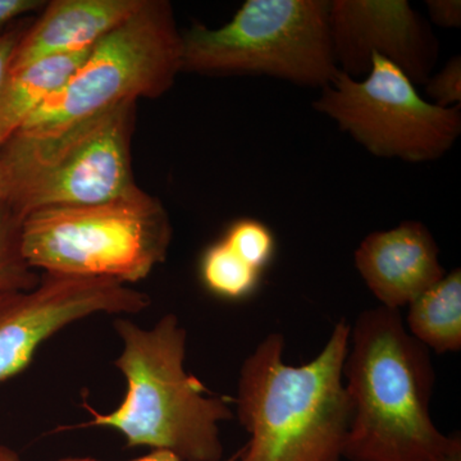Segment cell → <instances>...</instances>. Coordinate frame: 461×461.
<instances>
[{
  "mask_svg": "<svg viewBox=\"0 0 461 461\" xmlns=\"http://www.w3.org/2000/svg\"><path fill=\"white\" fill-rule=\"evenodd\" d=\"M0 461H23V457L7 446L0 445Z\"/></svg>",
  "mask_w": 461,
  "mask_h": 461,
  "instance_id": "23",
  "label": "cell"
},
{
  "mask_svg": "<svg viewBox=\"0 0 461 461\" xmlns=\"http://www.w3.org/2000/svg\"><path fill=\"white\" fill-rule=\"evenodd\" d=\"M23 218L7 204L0 205V293L32 290L41 276L27 264L21 249Z\"/></svg>",
  "mask_w": 461,
  "mask_h": 461,
  "instance_id": "16",
  "label": "cell"
},
{
  "mask_svg": "<svg viewBox=\"0 0 461 461\" xmlns=\"http://www.w3.org/2000/svg\"><path fill=\"white\" fill-rule=\"evenodd\" d=\"M136 102L47 135L16 132L0 147L7 205L21 218L54 206L102 204L140 193L131 167Z\"/></svg>",
  "mask_w": 461,
  "mask_h": 461,
  "instance_id": "4",
  "label": "cell"
},
{
  "mask_svg": "<svg viewBox=\"0 0 461 461\" xmlns=\"http://www.w3.org/2000/svg\"><path fill=\"white\" fill-rule=\"evenodd\" d=\"M145 0H54L27 27L9 71L42 58L87 50L140 11Z\"/></svg>",
  "mask_w": 461,
  "mask_h": 461,
  "instance_id": "12",
  "label": "cell"
},
{
  "mask_svg": "<svg viewBox=\"0 0 461 461\" xmlns=\"http://www.w3.org/2000/svg\"><path fill=\"white\" fill-rule=\"evenodd\" d=\"M181 71L182 33L171 5L145 0L138 14L94 45L83 65L17 132L47 135L122 103L159 98Z\"/></svg>",
  "mask_w": 461,
  "mask_h": 461,
  "instance_id": "7",
  "label": "cell"
},
{
  "mask_svg": "<svg viewBox=\"0 0 461 461\" xmlns=\"http://www.w3.org/2000/svg\"><path fill=\"white\" fill-rule=\"evenodd\" d=\"M424 87L427 100L437 107L460 108L461 58H451L441 71L430 76Z\"/></svg>",
  "mask_w": 461,
  "mask_h": 461,
  "instance_id": "18",
  "label": "cell"
},
{
  "mask_svg": "<svg viewBox=\"0 0 461 461\" xmlns=\"http://www.w3.org/2000/svg\"><path fill=\"white\" fill-rule=\"evenodd\" d=\"M200 278L206 290L221 299H248L260 285L262 272L249 266L221 240L200 260Z\"/></svg>",
  "mask_w": 461,
  "mask_h": 461,
  "instance_id": "15",
  "label": "cell"
},
{
  "mask_svg": "<svg viewBox=\"0 0 461 461\" xmlns=\"http://www.w3.org/2000/svg\"><path fill=\"white\" fill-rule=\"evenodd\" d=\"M222 241L245 263L262 273L275 257V235L266 223L254 218H241L230 224Z\"/></svg>",
  "mask_w": 461,
  "mask_h": 461,
  "instance_id": "17",
  "label": "cell"
},
{
  "mask_svg": "<svg viewBox=\"0 0 461 461\" xmlns=\"http://www.w3.org/2000/svg\"><path fill=\"white\" fill-rule=\"evenodd\" d=\"M113 327L122 342L114 366L126 393L107 414L86 405L91 420L78 427L117 430L127 448L171 451L184 461H222L220 427L233 418V399L214 395L185 369L187 332L177 315L165 314L147 330L122 317Z\"/></svg>",
  "mask_w": 461,
  "mask_h": 461,
  "instance_id": "3",
  "label": "cell"
},
{
  "mask_svg": "<svg viewBox=\"0 0 461 461\" xmlns=\"http://www.w3.org/2000/svg\"><path fill=\"white\" fill-rule=\"evenodd\" d=\"M172 235L165 206L141 190L102 204L32 212L21 224V249L35 271L127 285L165 262Z\"/></svg>",
  "mask_w": 461,
  "mask_h": 461,
  "instance_id": "5",
  "label": "cell"
},
{
  "mask_svg": "<svg viewBox=\"0 0 461 461\" xmlns=\"http://www.w3.org/2000/svg\"><path fill=\"white\" fill-rule=\"evenodd\" d=\"M27 27H18L0 35V91L7 80L12 59Z\"/></svg>",
  "mask_w": 461,
  "mask_h": 461,
  "instance_id": "20",
  "label": "cell"
},
{
  "mask_svg": "<svg viewBox=\"0 0 461 461\" xmlns=\"http://www.w3.org/2000/svg\"><path fill=\"white\" fill-rule=\"evenodd\" d=\"M7 181H5V171H3L2 163H0V205L7 204Z\"/></svg>",
  "mask_w": 461,
  "mask_h": 461,
  "instance_id": "24",
  "label": "cell"
},
{
  "mask_svg": "<svg viewBox=\"0 0 461 461\" xmlns=\"http://www.w3.org/2000/svg\"><path fill=\"white\" fill-rule=\"evenodd\" d=\"M313 107L372 156L403 162L439 159L461 133L459 108L432 104L402 71L377 54L366 77L354 80L339 72Z\"/></svg>",
  "mask_w": 461,
  "mask_h": 461,
  "instance_id": "8",
  "label": "cell"
},
{
  "mask_svg": "<svg viewBox=\"0 0 461 461\" xmlns=\"http://www.w3.org/2000/svg\"><path fill=\"white\" fill-rule=\"evenodd\" d=\"M239 451L230 456L229 459H223L222 461H238ZM81 461H104L99 459H93V457H81ZM126 461H184L171 453V451L166 450H151L150 453L144 455V456L136 457V459L126 460Z\"/></svg>",
  "mask_w": 461,
  "mask_h": 461,
  "instance_id": "22",
  "label": "cell"
},
{
  "mask_svg": "<svg viewBox=\"0 0 461 461\" xmlns=\"http://www.w3.org/2000/svg\"><path fill=\"white\" fill-rule=\"evenodd\" d=\"M93 48L42 58L32 65L9 71L0 91V147L69 80Z\"/></svg>",
  "mask_w": 461,
  "mask_h": 461,
  "instance_id": "13",
  "label": "cell"
},
{
  "mask_svg": "<svg viewBox=\"0 0 461 461\" xmlns=\"http://www.w3.org/2000/svg\"><path fill=\"white\" fill-rule=\"evenodd\" d=\"M47 5L41 0H0V29L30 12L41 9Z\"/></svg>",
  "mask_w": 461,
  "mask_h": 461,
  "instance_id": "21",
  "label": "cell"
},
{
  "mask_svg": "<svg viewBox=\"0 0 461 461\" xmlns=\"http://www.w3.org/2000/svg\"><path fill=\"white\" fill-rule=\"evenodd\" d=\"M354 262L381 306L397 311L446 275L432 233L418 221L369 233L355 250Z\"/></svg>",
  "mask_w": 461,
  "mask_h": 461,
  "instance_id": "11",
  "label": "cell"
},
{
  "mask_svg": "<svg viewBox=\"0 0 461 461\" xmlns=\"http://www.w3.org/2000/svg\"><path fill=\"white\" fill-rule=\"evenodd\" d=\"M350 327L336 323L317 357L285 363V338L269 333L240 369L236 414L250 438L238 461H341L351 420L344 364Z\"/></svg>",
  "mask_w": 461,
  "mask_h": 461,
  "instance_id": "2",
  "label": "cell"
},
{
  "mask_svg": "<svg viewBox=\"0 0 461 461\" xmlns=\"http://www.w3.org/2000/svg\"><path fill=\"white\" fill-rule=\"evenodd\" d=\"M430 20L444 29H459L461 26L460 0H427Z\"/></svg>",
  "mask_w": 461,
  "mask_h": 461,
  "instance_id": "19",
  "label": "cell"
},
{
  "mask_svg": "<svg viewBox=\"0 0 461 461\" xmlns=\"http://www.w3.org/2000/svg\"><path fill=\"white\" fill-rule=\"evenodd\" d=\"M344 379L351 405L344 459L461 461L460 437L445 436L430 418L429 348L405 330L400 311L379 305L357 317Z\"/></svg>",
  "mask_w": 461,
  "mask_h": 461,
  "instance_id": "1",
  "label": "cell"
},
{
  "mask_svg": "<svg viewBox=\"0 0 461 461\" xmlns=\"http://www.w3.org/2000/svg\"><path fill=\"white\" fill-rule=\"evenodd\" d=\"M329 23L336 66L348 77H366L373 54L390 60L415 86L433 75L438 41L406 0H333Z\"/></svg>",
  "mask_w": 461,
  "mask_h": 461,
  "instance_id": "10",
  "label": "cell"
},
{
  "mask_svg": "<svg viewBox=\"0 0 461 461\" xmlns=\"http://www.w3.org/2000/svg\"><path fill=\"white\" fill-rule=\"evenodd\" d=\"M408 327L415 339L437 354L461 348V272L446 273L409 305Z\"/></svg>",
  "mask_w": 461,
  "mask_h": 461,
  "instance_id": "14",
  "label": "cell"
},
{
  "mask_svg": "<svg viewBox=\"0 0 461 461\" xmlns=\"http://www.w3.org/2000/svg\"><path fill=\"white\" fill-rule=\"evenodd\" d=\"M150 297L109 278L41 276L32 290L0 293V384L32 364L45 341L98 314H139Z\"/></svg>",
  "mask_w": 461,
  "mask_h": 461,
  "instance_id": "9",
  "label": "cell"
},
{
  "mask_svg": "<svg viewBox=\"0 0 461 461\" xmlns=\"http://www.w3.org/2000/svg\"><path fill=\"white\" fill-rule=\"evenodd\" d=\"M56 461H81V457H67V459H60Z\"/></svg>",
  "mask_w": 461,
  "mask_h": 461,
  "instance_id": "25",
  "label": "cell"
},
{
  "mask_svg": "<svg viewBox=\"0 0 461 461\" xmlns=\"http://www.w3.org/2000/svg\"><path fill=\"white\" fill-rule=\"evenodd\" d=\"M329 14L330 0H247L226 25L198 23L182 33V71L323 89L339 74Z\"/></svg>",
  "mask_w": 461,
  "mask_h": 461,
  "instance_id": "6",
  "label": "cell"
}]
</instances>
